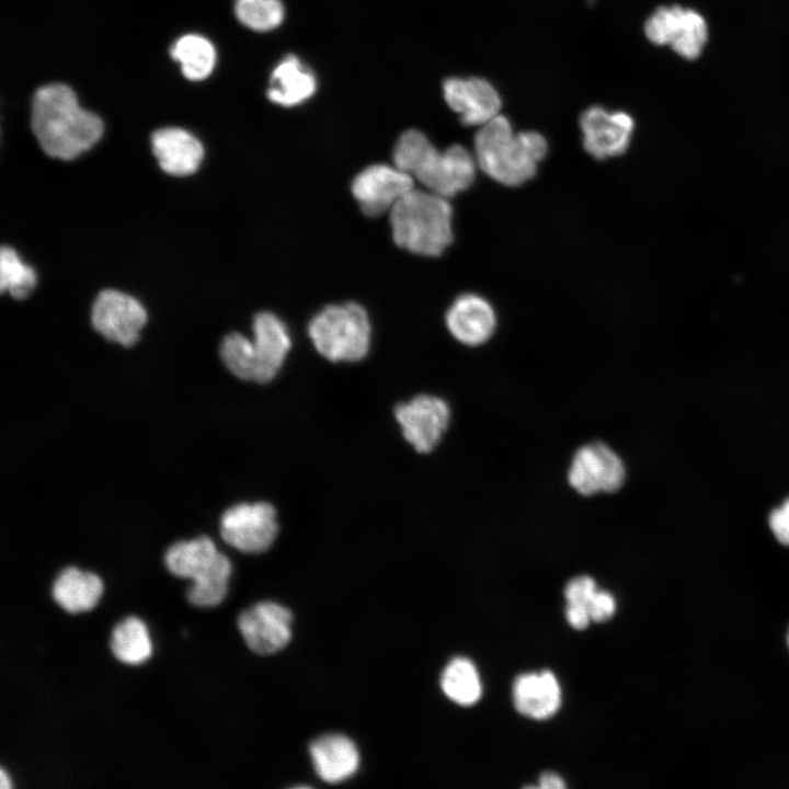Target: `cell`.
Masks as SVG:
<instances>
[{
	"label": "cell",
	"instance_id": "cell-31",
	"mask_svg": "<svg viewBox=\"0 0 789 789\" xmlns=\"http://www.w3.org/2000/svg\"><path fill=\"white\" fill-rule=\"evenodd\" d=\"M769 526L775 537L789 546V499L770 513Z\"/></svg>",
	"mask_w": 789,
	"mask_h": 789
},
{
	"label": "cell",
	"instance_id": "cell-13",
	"mask_svg": "<svg viewBox=\"0 0 789 789\" xmlns=\"http://www.w3.org/2000/svg\"><path fill=\"white\" fill-rule=\"evenodd\" d=\"M633 126L632 117L625 112L591 106L580 117L583 147L595 159L620 156L630 144Z\"/></svg>",
	"mask_w": 789,
	"mask_h": 789
},
{
	"label": "cell",
	"instance_id": "cell-8",
	"mask_svg": "<svg viewBox=\"0 0 789 789\" xmlns=\"http://www.w3.org/2000/svg\"><path fill=\"white\" fill-rule=\"evenodd\" d=\"M276 510L267 502L238 503L220 517V536L225 542L244 553H260L274 542L278 524Z\"/></svg>",
	"mask_w": 789,
	"mask_h": 789
},
{
	"label": "cell",
	"instance_id": "cell-33",
	"mask_svg": "<svg viewBox=\"0 0 789 789\" xmlns=\"http://www.w3.org/2000/svg\"><path fill=\"white\" fill-rule=\"evenodd\" d=\"M539 784L541 788L548 789H562L565 787L563 780L560 776H558L554 773H544L539 778Z\"/></svg>",
	"mask_w": 789,
	"mask_h": 789
},
{
	"label": "cell",
	"instance_id": "cell-9",
	"mask_svg": "<svg viewBox=\"0 0 789 789\" xmlns=\"http://www.w3.org/2000/svg\"><path fill=\"white\" fill-rule=\"evenodd\" d=\"M626 470L620 457L606 444L594 442L579 448L568 472L570 485L580 494L610 493L625 482Z\"/></svg>",
	"mask_w": 789,
	"mask_h": 789
},
{
	"label": "cell",
	"instance_id": "cell-22",
	"mask_svg": "<svg viewBox=\"0 0 789 789\" xmlns=\"http://www.w3.org/2000/svg\"><path fill=\"white\" fill-rule=\"evenodd\" d=\"M171 57L181 66L185 78L198 81L207 78L216 64L214 45L204 36L186 34L175 41Z\"/></svg>",
	"mask_w": 789,
	"mask_h": 789
},
{
	"label": "cell",
	"instance_id": "cell-1",
	"mask_svg": "<svg viewBox=\"0 0 789 789\" xmlns=\"http://www.w3.org/2000/svg\"><path fill=\"white\" fill-rule=\"evenodd\" d=\"M31 125L43 149L52 158L72 160L95 145L103 134V122L82 108L66 84L39 88L32 101Z\"/></svg>",
	"mask_w": 789,
	"mask_h": 789
},
{
	"label": "cell",
	"instance_id": "cell-34",
	"mask_svg": "<svg viewBox=\"0 0 789 789\" xmlns=\"http://www.w3.org/2000/svg\"><path fill=\"white\" fill-rule=\"evenodd\" d=\"M0 788H10V780L3 769L0 770Z\"/></svg>",
	"mask_w": 789,
	"mask_h": 789
},
{
	"label": "cell",
	"instance_id": "cell-15",
	"mask_svg": "<svg viewBox=\"0 0 789 789\" xmlns=\"http://www.w3.org/2000/svg\"><path fill=\"white\" fill-rule=\"evenodd\" d=\"M442 89L447 105L467 126L480 127L500 115L499 93L482 78H448Z\"/></svg>",
	"mask_w": 789,
	"mask_h": 789
},
{
	"label": "cell",
	"instance_id": "cell-30",
	"mask_svg": "<svg viewBox=\"0 0 789 789\" xmlns=\"http://www.w3.org/2000/svg\"><path fill=\"white\" fill-rule=\"evenodd\" d=\"M586 607L592 620L605 621L614 615L616 604L609 593L596 591Z\"/></svg>",
	"mask_w": 789,
	"mask_h": 789
},
{
	"label": "cell",
	"instance_id": "cell-27",
	"mask_svg": "<svg viewBox=\"0 0 789 789\" xmlns=\"http://www.w3.org/2000/svg\"><path fill=\"white\" fill-rule=\"evenodd\" d=\"M238 21L255 32H270L278 27L285 18L282 0H236Z\"/></svg>",
	"mask_w": 789,
	"mask_h": 789
},
{
	"label": "cell",
	"instance_id": "cell-19",
	"mask_svg": "<svg viewBox=\"0 0 789 789\" xmlns=\"http://www.w3.org/2000/svg\"><path fill=\"white\" fill-rule=\"evenodd\" d=\"M316 90L315 73L297 56L287 55L273 68L266 96L274 104L291 107L306 102Z\"/></svg>",
	"mask_w": 789,
	"mask_h": 789
},
{
	"label": "cell",
	"instance_id": "cell-14",
	"mask_svg": "<svg viewBox=\"0 0 789 789\" xmlns=\"http://www.w3.org/2000/svg\"><path fill=\"white\" fill-rule=\"evenodd\" d=\"M291 620V613L286 607L273 602H261L240 614L238 627L252 651L271 654L289 642Z\"/></svg>",
	"mask_w": 789,
	"mask_h": 789
},
{
	"label": "cell",
	"instance_id": "cell-6",
	"mask_svg": "<svg viewBox=\"0 0 789 789\" xmlns=\"http://www.w3.org/2000/svg\"><path fill=\"white\" fill-rule=\"evenodd\" d=\"M164 562L173 575L193 582L186 592L191 604L213 607L225 598L231 563L209 537L174 542L168 548Z\"/></svg>",
	"mask_w": 789,
	"mask_h": 789
},
{
	"label": "cell",
	"instance_id": "cell-16",
	"mask_svg": "<svg viewBox=\"0 0 789 789\" xmlns=\"http://www.w3.org/2000/svg\"><path fill=\"white\" fill-rule=\"evenodd\" d=\"M446 325L457 341L468 346H477L492 336L496 316L487 299L476 294H464L448 308Z\"/></svg>",
	"mask_w": 789,
	"mask_h": 789
},
{
	"label": "cell",
	"instance_id": "cell-2",
	"mask_svg": "<svg viewBox=\"0 0 789 789\" xmlns=\"http://www.w3.org/2000/svg\"><path fill=\"white\" fill-rule=\"evenodd\" d=\"M473 146L478 168L506 186H518L533 179L548 151L541 134L533 130L516 133L502 115L479 127Z\"/></svg>",
	"mask_w": 789,
	"mask_h": 789
},
{
	"label": "cell",
	"instance_id": "cell-11",
	"mask_svg": "<svg viewBox=\"0 0 789 789\" xmlns=\"http://www.w3.org/2000/svg\"><path fill=\"white\" fill-rule=\"evenodd\" d=\"M147 321V312L134 297L115 289L102 290L91 312L93 328L111 342L133 346Z\"/></svg>",
	"mask_w": 789,
	"mask_h": 789
},
{
	"label": "cell",
	"instance_id": "cell-28",
	"mask_svg": "<svg viewBox=\"0 0 789 789\" xmlns=\"http://www.w3.org/2000/svg\"><path fill=\"white\" fill-rule=\"evenodd\" d=\"M684 9L676 4L658 8L644 24L648 39L655 45H670Z\"/></svg>",
	"mask_w": 789,
	"mask_h": 789
},
{
	"label": "cell",
	"instance_id": "cell-32",
	"mask_svg": "<svg viewBox=\"0 0 789 789\" xmlns=\"http://www.w3.org/2000/svg\"><path fill=\"white\" fill-rule=\"evenodd\" d=\"M568 622L578 630L585 629L591 620L586 605L568 603L565 609Z\"/></svg>",
	"mask_w": 789,
	"mask_h": 789
},
{
	"label": "cell",
	"instance_id": "cell-3",
	"mask_svg": "<svg viewBox=\"0 0 789 789\" xmlns=\"http://www.w3.org/2000/svg\"><path fill=\"white\" fill-rule=\"evenodd\" d=\"M393 164L409 173L425 190L453 197L467 190L474 180L473 153L460 145L439 151L420 130L409 129L396 141Z\"/></svg>",
	"mask_w": 789,
	"mask_h": 789
},
{
	"label": "cell",
	"instance_id": "cell-7",
	"mask_svg": "<svg viewBox=\"0 0 789 789\" xmlns=\"http://www.w3.org/2000/svg\"><path fill=\"white\" fill-rule=\"evenodd\" d=\"M370 334L366 310L352 301L324 307L308 324L315 348L331 362L363 359L369 351Z\"/></svg>",
	"mask_w": 789,
	"mask_h": 789
},
{
	"label": "cell",
	"instance_id": "cell-17",
	"mask_svg": "<svg viewBox=\"0 0 789 789\" xmlns=\"http://www.w3.org/2000/svg\"><path fill=\"white\" fill-rule=\"evenodd\" d=\"M152 152L160 168L171 175L184 176L194 173L204 157L201 141L191 133L179 127H164L151 135Z\"/></svg>",
	"mask_w": 789,
	"mask_h": 789
},
{
	"label": "cell",
	"instance_id": "cell-18",
	"mask_svg": "<svg viewBox=\"0 0 789 789\" xmlns=\"http://www.w3.org/2000/svg\"><path fill=\"white\" fill-rule=\"evenodd\" d=\"M513 701L518 712L533 719H547L554 714L561 704V691L550 671L526 673L513 684Z\"/></svg>",
	"mask_w": 789,
	"mask_h": 789
},
{
	"label": "cell",
	"instance_id": "cell-21",
	"mask_svg": "<svg viewBox=\"0 0 789 789\" xmlns=\"http://www.w3.org/2000/svg\"><path fill=\"white\" fill-rule=\"evenodd\" d=\"M100 578L75 567L64 569L52 587L54 601L67 613H81L93 608L101 597Z\"/></svg>",
	"mask_w": 789,
	"mask_h": 789
},
{
	"label": "cell",
	"instance_id": "cell-20",
	"mask_svg": "<svg viewBox=\"0 0 789 789\" xmlns=\"http://www.w3.org/2000/svg\"><path fill=\"white\" fill-rule=\"evenodd\" d=\"M310 756L318 776L330 784L350 778L359 765L355 744L341 734H327L315 740Z\"/></svg>",
	"mask_w": 789,
	"mask_h": 789
},
{
	"label": "cell",
	"instance_id": "cell-10",
	"mask_svg": "<svg viewBox=\"0 0 789 789\" xmlns=\"http://www.w3.org/2000/svg\"><path fill=\"white\" fill-rule=\"evenodd\" d=\"M415 180L397 165L376 163L363 169L352 181V193L364 214L377 217L392 207L414 186Z\"/></svg>",
	"mask_w": 789,
	"mask_h": 789
},
{
	"label": "cell",
	"instance_id": "cell-5",
	"mask_svg": "<svg viewBox=\"0 0 789 789\" xmlns=\"http://www.w3.org/2000/svg\"><path fill=\"white\" fill-rule=\"evenodd\" d=\"M453 208L448 198L413 188L389 211L392 239L411 253L441 255L453 241Z\"/></svg>",
	"mask_w": 789,
	"mask_h": 789
},
{
	"label": "cell",
	"instance_id": "cell-26",
	"mask_svg": "<svg viewBox=\"0 0 789 789\" xmlns=\"http://www.w3.org/2000/svg\"><path fill=\"white\" fill-rule=\"evenodd\" d=\"M707 38L708 27L704 16L695 10L684 9L670 46L681 57L696 59L700 56Z\"/></svg>",
	"mask_w": 789,
	"mask_h": 789
},
{
	"label": "cell",
	"instance_id": "cell-12",
	"mask_svg": "<svg viewBox=\"0 0 789 789\" xmlns=\"http://www.w3.org/2000/svg\"><path fill=\"white\" fill-rule=\"evenodd\" d=\"M395 416L404 438L421 454L432 451L446 431L450 410L445 400L432 395H419L398 404Z\"/></svg>",
	"mask_w": 789,
	"mask_h": 789
},
{
	"label": "cell",
	"instance_id": "cell-29",
	"mask_svg": "<svg viewBox=\"0 0 789 789\" xmlns=\"http://www.w3.org/2000/svg\"><path fill=\"white\" fill-rule=\"evenodd\" d=\"M596 592V585L592 578L580 575L570 580L564 587V596L568 603L587 605Z\"/></svg>",
	"mask_w": 789,
	"mask_h": 789
},
{
	"label": "cell",
	"instance_id": "cell-25",
	"mask_svg": "<svg viewBox=\"0 0 789 789\" xmlns=\"http://www.w3.org/2000/svg\"><path fill=\"white\" fill-rule=\"evenodd\" d=\"M36 285L35 271L24 264L18 253L3 245L0 252V289L16 299L27 297Z\"/></svg>",
	"mask_w": 789,
	"mask_h": 789
},
{
	"label": "cell",
	"instance_id": "cell-23",
	"mask_svg": "<svg viewBox=\"0 0 789 789\" xmlns=\"http://www.w3.org/2000/svg\"><path fill=\"white\" fill-rule=\"evenodd\" d=\"M110 647L122 663L137 665L145 662L150 656L151 642L144 621L134 616L119 621L112 631Z\"/></svg>",
	"mask_w": 789,
	"mask_h": 789
},
{
	"label": "cell",
	"instance_id": "cell-24",
	"mask_svg": "<svg viewBox=\"0 0 789 789\" xmlns=\"http://www.w3.org/2000/svg\"><path fill=\"white\" fill-rule=\"evenodd\" d=\"M441 685L449 699L462 706L474 704L481 696L479 674L466 658H455L446 665Z\"/></svg>",
	"mask_w": 789,
	"mask_h": 789
},
{
	"label": "cell",
	"instance_id": "cell-4",
	"mask_svg": "<svg viewBox=\"0 0 789 789\" xmlns=\"http://www.w3.org/2000/svg\"><path fill=\"white\" fill-rule=\"evenodd\" d=\"M252 339L239 332L224 338L219 355L237 378L265 384L275 378L291 347L286 324L276 315L262 311L253 319Z\"/></svg>",
	"mask_w": 789,
	"mask_h": 789
}]
</instances>
